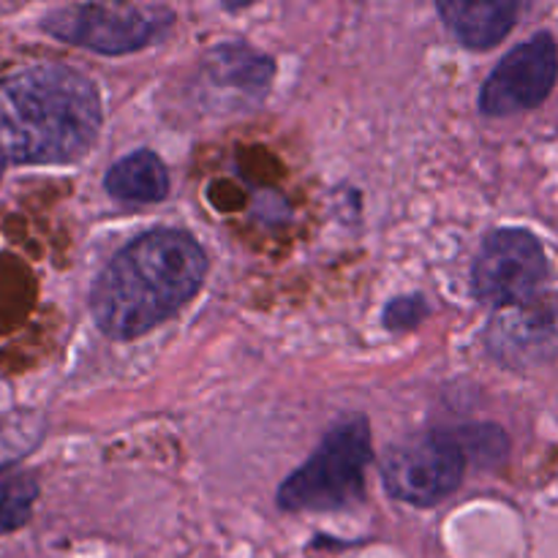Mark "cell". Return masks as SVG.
Returning a JSON list of instances; mask_svg holds the SVG:
<instances>
[{
  "label": "cell",
  "instance_id": "obj_1",
  "mask_svg": "<svg viewBox=\"0 0 558 558\" xmlns=\"http://www.w3.org/2000/svg\"><path fill=\"white\" fill-rule=\"evenodd\" d=\"M210 262L185 229L158 227L125 243L90 289V314L112 341H136L199 294Z\"/></svg>",
  "mask_w": 558,
  "mask_h": 558
},
{
  "label": "cell",
  "instance_id": "obj_2",
  "mask_svg": "<svg viewBox=\"0 0 558 558\" xmlns=\"http://www.w3.org/2000/svg\"><path fill=\"white\" fill-rule=\"evenodd\" d=\"M96 82L69 65H31L0 80V169L65 167L101 134Z\"/></svg>",
  "mask_w": 558,
  "mask_h": 558
},
{
  "label": "cell",
  "instance_id": "obj_3",
  "mask_svg": "<svg viewBox=\"0 0 558 558\" xmlns=\"http://www.w3.org/2000/svg\"><path fill=\"white\" fill-rule=\"evenodd\" d=\"M371 423L365 414L341 417L276 490L283 512H338L360 505L365 496V469L371 463Z\"/></svg>",
  "mask_w": 558,
  "mask_h": 558
},
{
  "label": "cell",
  "instance_id": "obj_4",
  "mask_svg": "<svg viewBox=\"0 0 558 558\" xmlns=\"http://www.w3.org/2000/svg\"><path fill=\"white\" fill-rule=\"evenodd\" d=\"M174 27V11L167 5L80 3L49 11L41 31L74 47L107 58L140 52L163 41Z\"/></svg>",
  "mask_w": 558,
  "mask_h": 558
},
{
  "label": "cell",
  "instance_id": "obj_5",
  "mask_svg": "<svg viewBox=\"0 0 558 558\" xmlns=\"http://www.w3.org/2000/svg\"><path fill=\"white\" fill-rule=\"evenodd\" d=\"M469 458L456 430H425L387 450L381 480L387 494L412 507H436L463 483Z\"/></svg>",
  "mask_w": 558,
  "mask_h": 558
},
{
  "label": "cell",
  "instance_id": "obj_6",
  "mask_svg": "<svg viewBox=\"0 0 558 558\" xmlns=\"http://www.w3.org/2000/svg\"><path fill=\"white\" fill-rule=\"evenodd\" d=\"M548 278V251L537 234L523 227H501L485 234L472 265L474 298L499 311L534 300Z\"/></svg>",
  "mask_w": 558,
  "mask_h": 558
},
{
  "label": "cell",
  "instance_id": "obj_7",
  "mask_svg": "<svg viewBox=\"0 0 558 558\" xmlns=\"http://www.w3.org/2000/svg\"><path fill=\"white\" fill-rule=\"evenodd\" d=\"M556 82L558 41L550 31H539L496 63L480 87L477 107L485 118L532 112L548 101Z\"/></svg>",
  "mask_w": 558,
  "mask_h": 558
},
{
  "label": "cell",
  "instance_id": "obj_8",
  "mask_svg": "<svg viewBox=\"0 0 558 558\" xmlns=\"http://www.w3.org/2000/svg\"><path fill=\"white\" fill-rule=\"evenodd\" d=\"M490 360L510 371H532L558 363V292L505 308L485 327Z\"/></svg>",
  "mask_w": 558,
  "mask_h": 558
},
{
  "label": "cell",
  "instance_id": "obj_9",
  "mask_svg": "<svg viewBox=\"0 0 558 558\" xmlns=\"http://www.w3.org/2000/svg\"><path fill=\"white\" fill-rule=\"evenodd\" d=\"M276 76V60L245 41L213 47L199 63L196 98L210 112H245L265 98Z\"/></svg>",
  "mask_w": 558,
  "mask_h": 558
},
{
  "label": "cell",
  "instance_id": "obj_10",
  "mask_svg": "<svg viewBox=\"0 0 558 558\" xmlns=\"http://www.w3.org/2000/svg\"><path fill=\"white\" fill-rule=\"evenodd\" d=\"M447 31L458 44L472 52H488L505 41L518 25L523 5L518 0H490V3H461V0H441L436 3Z\"/></svg>",
  "mask_w": 558,
  "mask_h": 558
},
{
  "label": "cell",
  "instance_id": "obj_11",
  "mask_svg": "<svg viewBox=\"0 0 558 558\" xmlns=\"http://www.w3.org/2000/svg\"><path fill=\"white\" fill-rule=\"evenodd\" d=\"M104 189L112 199L125 202V205H158L169 196L172 180H169L167 163L158 158V153L142 147V150L118 158L107 169Z\"/></svg>",
  "mask_w": 558,
  "mask_h": 558
},
{
  "label": "cell",
  "instance_id": "obj_12",
  "mask_svg": "<svg viewBox=\"0 0 558 558\" xmlns=\"http://www.w3.org/2000/svg\"><path fill=\"white\" fill-rule=\"evenodd\" d=\"M38 499V483L16 474L0 483V534H11L25 526Z\"/></svg>",
  "mask_w": 558,
  "mask_h": 558
},
{
  "label": "cell",
  "instance_id": "obj_13",
  "mask_svg": "<svg viewBox=\"0 0 558 558\" xmlns=\"http://www.w3.org/2000/svg\"><path fill=\"white\" fill-rule=\"evenodd\" d=\"M456 430L458 441H461L463 452H466L469 461H477L480 466H496L507 458L510 452V439H507L505 430L494 423H477V425H463Z\"/></svg>",
  "mask_w": 558,
  "mask_h": 558
},
{
  "label": "cell",
  "instance_id": "obj_14",
  "mask_svg": "<svg viewBox=\"0 0 558 558\" xmlns=\"http://www.w3.org/2000/svg\"><path fill=\"white\" fill-rule=\"evenodd\" d=\"M430 314V305L423 294H401V298H392L390 303L381 311V325L390 332H403L414 330V327L423 325Z\"/></svg>",
  "mask_w": 558,
  "mask_h": 558
},
{
  "label": "cell",
  "instance_id": "obj_15",
  "mask_svg": "<svg viewBox=\"0 0 558 558\" xmlns=\"http://www.w3.org/2000/svg\"><path fill=\"white\" fill-rule=\"evenodd\" d=\"M27 430L22 428H11L9 420H0V466H5V463L11 461V456H14V445L20 439H25Z\"/></svg>",
  "mask_w": 558,
  "mask_h": 558
},
{
  "label": "cell",
  "instance_id": "obj_16",
  "mask_svg": "<svg viewBox=\"0 0 558 558\" xmlns=\"http://www.w3.org/2000/svg\"><path fill=\"white\" fill-rule=\"evenodd\" d=\"M0 172H3V169H0Z\"/></svg>",
  "mask_w": 558,
  "mask_h": 558
}]
</instances>
